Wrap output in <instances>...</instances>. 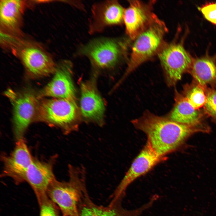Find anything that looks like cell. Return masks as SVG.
Masks as SVG:
<instances>
[{"instance_id": "obj_9", "label": "cell", "mask_w": 216, "mask_h": 216, "mask_svg": "<svg viewBox=\"0 0 216 216\" xmlns=\"http://www.w3.org/2000/svg\"><path fill=\"white\" fill-rule=\"evenodd\" d=\"M124 9L117 0L96 2L92 5L88 33L101 32L106 28L123 23Z\"/></svg>"}, {"instance_id": "obj_14", "label": "cell", "mask_w": 216, "mask_h": 216, "mask_svg": "<svg viewBox=\"0 0 216 216\" xmlns=\"http://www.w3.org/2000/svg\"><path fill=\"white\" fill-rule=\"evenodd\" d=\"M3 159L4 175L16 182L25 181L26 172L34 160L22 139L17 140L13 151Z\"/></svg>"}, {"instance_id": "obj_10", "label": "cell", "mask_w": 216, "mask_h": 216, "mask_svg": "<svg viewBox=\"0 0 216 216\" xmlns=\"http://www.w3.org/2000/svg\"><path fill=\"white\" fill-rule=\"evenodd\" d=\"M72 62L64 60L56 66L54 75L38 97L64 98L76 101V92L72 81Z\"/></svg>"}, {"instance_id": "obj_5", "label": "cell", "mask_w": 216, "mask_h": 216, "mask_svg": "<svg viewBox=\"0 0 216 216\" xmlns=\"http://www.w3.org/2000/svg\"><path fill=\"white\" fill-rule=\"evenodd\" d=\"M75 101L64 98L45 99L39 102L35 120L61 128L68 134L78 129L80 118Z\"/></svg>"}, {"instance_id": "obj_21", "label": "cell", "mask_w": 216, "mask_h": 216, "mask_svg": "<svg viewBox=\"0 0 216 216\" xmlns=\"http://www.w3.org/2000/svg\"><path fill=\"white\" fill-rule=\"evenodd\" d=\"M207 101L204 106L206 113L216 122V90L206 88Z\"/></svg>"}, {"instance_id": "obj_12", "label": "cell", "mask_w": 216, "mask_h": 216, "mask_svg": "<svg viewBox=\"0 0 216 216\" xmlns=\"http://www.w3.org/2000/svg\"><path fill=\"white\" fill-rule=\"evenodd\" d=\"M80 109L82 116L87 121L102 126L104 123L105 107L103 100L91 81L80 85Z\"/></svg>"}, {"instance_id": "obj_3", "label": "cell", "mask_w": 216, "mask_h": 216, "mask_svg": "<svg viewBox=\"0 0 216 216\" xmlns=\"http://www.w3.org/2000/svg\"><path fill=\"white\" fill-rule=\"evenodd\" d=\"M167 31L164 22L156 15L134 40L127 69L118 85L140 65L158 54L163 46L164 37Z\"/></svg>"}, {"instance_id": "obj_1", "label": "cell", "mask_w": 216, "mask_h": 216, "mask_svg": "<svg viewBox=\"0 0 216 216\" xmlns=\"http://www.w3.org/2000/svg\"><path fill=\"white\" fill-rule=\"evenodd\" d=\"M131 122L136 129L146 134L147 142L153 149L163 157L177 149L192 135L209 132L206 126L180 123L149 110L145 111L140 117L132 120Z\"/></svg>"}, {"instance_id": "obj_7", "label": "cell", "mask_w": 216, "mask_h": 216, "mask_svg": "<svg viewBox=\"0 0 216 216\" xmlns=\"http://www.w3.org/2000/svg\"><path fill=\"white\" fill-rule=\"evenodd\" d=\"M5 94L13 106L14 132L18 140L22 139L29 125L35 120L38 98L29 91L18 93L9 89Z\"/></svg>"}, {"instance_id": "obj_8", "label": "cell", "mask_w": 216, "mask_h": 216, "mask_svg": "<svg viewBox=\"0 0 216 216\" xmlns=\"http://www.w3.org/2000/svg\"><path fill=\"white\" fill-rule=\"evenodd\" d=\"M164 158L157 154L147 142L116 189L111 203H114L120 199L129 185Z\"/></svg>"}, {"instance_id": "obj_17", "label": "cell", "mask_w": 216, "mask_h": 216, "mask_svg": "<svg viewBox=\"0 0 216 216\" xmlns=\"http://www.w3.org/2000/svg\"><path fill=\"white\" fill-rule=\"evenodd\" d=\"M175 104L167 116L178 123L188 125L202 126V114L195 109L182 94L175 91Z\"/></svg>"}, {"instance_id": "obj_2", "label": "cell", "mask_w": 216, "mask_h": 216, "mask_svg": "<svg viewBox=\"0 0 216 216\" xmlns=\"http://www.w3.org/2000/svg\"><path fill=\"white\" fill-rule=\"evenodd\" d=\"M70 180L61 182L56 179L47 191L49 198L59 207L63 216H79V206L84 191L86 171L84 167L69 165Z\"/></svg>"}, {"instance_id": "obj_23", "label": "cell", "mask_w": 216, "mask_h": 216, "mask_svg": "<svg viewBox=\"0 0 216 216\" xmlns=\"http://www.w3.org/2000/svg\"><path fill=\"white\" fill-rule=\"evenodd\" d=\"M199 10L207 20L216 25V3H206L199 7Z\"/></svg>"}, {"instance_id": "obj_13", "label": "cell", "mask_w": 216, "mask_h": 216, "mask_svg": "<svg viewBox=\"0 0 216 216\" xmlns=\"http://www.w3.org/2000/svg\"><path fill=\"white\" fill-rule=\"evenodd\" d=\"M19 56L27 72L32 76H45L55 71L56 66L53 60L40 48L25 46L20 50Z\"/></svg>"}, {"instance_id": "obj_20", "label": "cell", "mask_w": 216, "mask_h": 216, "mask_svg": "<svg viewBox=\"0 0 216 216\" xmlns=\"http://www.w3.org/2000/svg\"><path fill=\"white\" fill-rule=\"evenodd\" d=\"M183 88V94L195 109L198 110L204 106L207 101L206 87L195 81L184 85Z\"/></svg>"}, {"instance_id": "obj_18", "label": "cell", "mask_w": 216, "mask_h": 216, "mask_svg": "<svg viewBox=\"0 0 216 216\" xmlns=\"http://www.w3.org/2000/svg\"><path fill=\"white\" fill-rule=\"evenodd\" d=\"M189 72L202 86L216 85V61L214 57L206 56L193 58Z\"/></svg>"}, {"instance_id": "obj_16", "label": "cell", "mask_w": 216, "mask_h": 216, "mask_svg": "<svg viewBox=\"0 0 216 216\" xmlns=\"http://www.w3.org/2000/svg\"><path fill=\"white\" fill-rule=\"evenodd\" d=\"M83 197V201L79 206V216H139L148 208L144 205L137 209L127 210L123 208L117 201L108 207L97 206L87 198Z\"/></svg>"}, {"instance_id": "obj_4", "label": "cell", "mask_w": 216, "mask_h": 216, "mask_svg": "<svg viewBox=\"0 0 216 216\" xmlns=\"http://www.w3.org/2000/svg\"><path fill=\"white\" fill-rule=\"evenodd\" d=\"M127 44L125 38H98L80 46L76 54L87 57L96 67L109 69L125 57Z\"/></svg>"}, {"instance_id": "obj_19", "label": "cell", "mask_w": 216, "mask_h": 216, "mask_svg": "<svg viewBox=\"0 0 216 216\" xmlns=\"http://www.w3.org/2000/svg\"><path fill=\"white\" fill-rule=\"evenodd\" d=\"M24 6L22 1L1 0L0 20L3 28L12 32L17 31Z\"/></svg>"}, {"instance_id": "obj_15", "label": "cell", "mask_w": 216, "mask_h": 216, "mask_svg": "<svg viewBox=\"0 0 216 216\" xmlns=\"http://www.w3.org/2000/svg\"><path fill=\"white\" fill-rule=\"evenodd\" d=\"M56 179L50 163L34 160L26 172L25 181L31 186L39 203L48 196L47 189Z\"/></svg>"}, {"instance_id": "obj_22", "label": "cell", "mask_w": 216, "mask_h": 216, "mask_svg": "<svg viewBox=\"0 0 216 216\" xmlns=\"http://www.w3.org/2000/svg\"><path fill=\"white\" fill-rule=\"evenodd\" d=\"M39 203L40 207V216H58L54 203L48 196Z\"/></svg>"}, {"instance_id": "obj_11", "label": "cell", "mask_w": 216, "mask_h": 216, "mask_svg": "<svg viewBox=\"0 0 216 216\" xmlns=\"http://www.w3.org/2000/svg\"><path fill=\"white\" fill-rule=\"evenodd\" d=\"M124 9L123 23L126 34L134 40L151 23L156 15L152 11V2L146 3L138 0L129 1Z\"/></svg>"}, {"instance_id": "obj_6", "label": "cell", "mask_w": 216, "mask_h": 216, "mask_svg": "<svg viewBox=\"0 0 216 216\" xmlns=\"http://www.w3.org/2000/svg\"><path fill=\"white\" fill-rule=\"evenodd\" d=\"M158 54L169 86H174L184 73L189 72L193 58L182 43L172 42L163 46Z\"/></svg>"}]
</instances>
